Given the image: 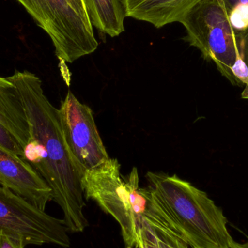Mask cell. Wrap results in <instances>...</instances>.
Segmentation results:
<instances>
[{
	"mask_svg": "<svg viewBox=\"0 0 248 248\" xmlns=\"http://www.w3.org/2000/svg\"><path fill=\"white\" fill-rule=\"evenodd\" d=\"M7 78L16 87L29 124L30 140L23 148V159L49 185L52 201L63 212L67 230L83 232L89 225L84 214L82 178L85 172L65 144L59 110L45 95L42 80L36 74L16 71Z\"/></svg>",
	"mask_w": 248,
	"mask_h": 248,
	"instance_id": "obj_1",
	"label": "cell"
},
{
	"mask_svg": "<svg viewBox=\"0 0 248 248\" xmlns=\"http://www.w3.org/2000/svg\"><path fill=\"white\" fill-rule=\"evenodd\" d=\"M157 203L191 248H231L222 209L206 192L177 175L147 172Z\"/></svg>",
	"mask_w": 248,
	"mask_h": 248,
	"instance_id": "obj_2",
	"label": "cell"
},
{
	"mask_svg": "<svg viewBox=\"0 0 248 248\" xmlns=\"http://www.w3.org/2000/svg\"><path fill=\"white\" fill-rule=\"evenodd\" d=\"M82 186L86 198L95 201L117 221L125 248H138L147 190L140 187L137 168L133 167L128 177L124 179L119 160L110 158L98 167L85 171Z\"/></svg>",
	"mask_w": 248,
	"mask_h": 248,
	"instance_id": "obj_3",
	"label": "cell"
},
{
	"mask_svg": "<svg viewBox=\"0 0 248 248\" xmlns=\"http://www.w3.org/2000/svg\"><path fill=\"white\" fill-rule=\"evenodd\" d=\"M186 30L185 41L201 51L207 61L232 84L234 65L248 68L220 0H198L179 20Z\"/></svg>",
	"mask_w": 248,
	"mask_h": 248,
	"instance_id": "obj_4",
	"label": "cell"
},
{
	"mask_svg": "<svg viewBox=\"0 0 248 248\" xmlns=\"http://www.w3.org/2000/svg\"><path fill=\"white\" fill-rule=\"evenodd\" d=\"M50 38L61 62L72 63L97 50L91 22L81 17L68 0H17Z\"/></svg>",
	"mask_w": 248,
	"mask_h": 248,
	"instance_id": "obj_5",
	"label": "cell"
},
{
	"mask_svg": "<svg viewBox=\"0 0 248 248\" xmlns=\"http://www.w3.org/2000/svg\"><path fill=\"white\" fill-rule=\"evenodd\" d=\"M68 231L62 220L0 186V232L20 239L26 246L53 244L69 248Z\"/></svg>",
	"mask_w": 248,
	"mask_h": 248,
	"instance_id": "obj_6",
	"label": "cell"
},
{
	"mask_svg": "<svg viewBox=\"0 0 248 248\" xmlns=\"http://www.w3.org/2000/svg\"><path fill=\"white\" fill-rule=\"evenodd\" d=\"M64 140L73 158L84 172L110 158L99 134L94 113L68 90L59 109Z\"/></svg>",
	"mask_w": 248,
	"mask_h": 248,
	"instance_id": "obj_7",
	"label": "cell"
},
{
	"mask_svg": "<svg viewBox=\"0 0 248 248\" xmlns=\"http://www.w3.org/2000/svg\"><path fill=\"white\" fill-rule=\"evenodd\" d=\"M0 185L8 188L34 206L45 211L52 201V190L26 160L0 148Z\"/></svg>",
	"mask_w": 248,
	"mask_h": 248,
	"instance_id": "obj_8",
	"label": "cell"
},
{
	"mask_svg": "<svg viewBox=\"0 0 248 248\" xmlns=\"http://www.w3.org/2000/svg\"><path fill=\"white\" fill-rule=\"evenodd\" d=\"M0 124L12 133L23 149L30 140L29 124L15 86L0 77Z\"/></svg>",
	"mask_w": 248,
	"mask_h": 248,
	"instance_id": "obj_9",
	"label": "cell"
},
{
	"mask_svg": "<svg viewBox=\"0 0 248 248\" xmlns=\"http://www.w3.org/2000/svg\"><path fill=\"white\" fill-rule=\"evenodd\" d=\"M198 0H147L126 13V17L147 22L157 29L179 23L185 12Z\"/></svg>",
	"mask_w": 248,
	"mask_h": 248,
	"instance_id": "obj_10",
	"label": "cell"
},
{
	"mask_svg": "<svg viewBox=\"0 0 248 248\" xmlns=\"http://www.w3.org/2000/svg\"><path fill=\"white\" fill-rule=\"evenodd\" d=\"M92 25L110 37L120 36L125 31L126 17L122 0H84Z\"/></svg>",
	"mask_w": 248,
	"mask_h": 248,
	"instance_id": "obj_11",
	"label": "cell"
},
{
	"mask_svg": "<svg viewBox=\"0 0 248 248\" xmlns=\"http://www.w3.org/2000/svg\"><path fill=\"white\" fill-rule=\"evenodd\" d=\"M141 218L153 230L158 248H189L157 203L150 188Z\"/></svg>",
	"mask_w": 248,
	"mask_h": 248,
	"instance_id": "obj_12",
	"label": "cell"
},
{
	"mask_svg": "<svg viewBox=\"0 0 248 248\" xmlns=\"http://www.w3.org/2000/svg\"><path fill=\"white\" fill-rule=\"evenodd\" d=\"M240 46L243 61L248 65V0H220Z\"/></svg>",
	"mask_w": 248,
	"mask_h": 248,
	"instance_id": "obj_13",
	"label": "cell"
},
{
	"mask_svg": "<svg viewBox=\"0 0 248 248\" xmlns=\"http://www.w3.org/2000/svg\"><path fill=\"white\" fill-rule=\"evenodd\" d=\"M0 148L15 156L23 157V149L16 137L0 124Z\"/></svg>",
	"mask_w": 248,
	"mask_h": 248,
	"instance_id": "obj_14",
	"label": "cell"
},
{
	"mask_svg": "<svg viewBox=\"0 0 248 248\" xmlns=\"http://www.w3.org/2000/svg\"><path fill=\"white\" fill-rule=\"evenodd\" d=\"M138 248H158L157 240L153 230L142 220Z\"/></svg>",
	"mask_w": 248,
	"mask_h": 248,
	"instance_id": "obj_15",
	"label": "cell"
},
{
	"mask_svg": "<svg viewBox=\"0 0 248 248\" xmlns=\"http://www.w3.org/2000/svg\"><path fill=\"white\" fill-rule=\"evenodd\" d=\"M26 246L20 239L0 232V248H25Z\"/></svg>",
	"mask_w": 248,
	"mask_h": 248,
	"instance_id": "obj_16",
	"label": "cell"
},
{
	"mask_svg": "<svg viewBox=\"0 0 248 248\" xmlns=\"http://www.w3.org/2000/svg\"><path fill=\"white\" fill-rule=\"evenodd\" d=\"M68 1L81 17H84L85 20L90 21L84 0H68Z\"/></svg>",
	"mask_w": 248,
	"mask_h": 248,
	"instance_id": "obj_17",
	"label": "cell"
},
{
	"mask_svg": "<svg viewBox=\"0 0 248 248\" xmlns=\"http://www.w3.org/2000/svg\"><path fill=\"white\" fill-rule=\"evenodd\" d=\"M146 1L147 0H122L124 7H125V13L131 11V10L138 7L139 5Z\"/></svg>",
	"mask_w": 248,
	"mask_h": 248,
	"instance_id": "obj_18",
	"label": "cell"
},
{
	"mask_svg": "<svg viewBox=\"0 0 248 248\" xmlns=\"http://www.w3.org/2000/svg\"><path fill=\"white\" fill-rule=\"evenodd\" d=\"M231 248H248V237L247 240L243 243H239L235 241L233 242Z\"/></svg>",
	"mask_w": 248,
	"mask_h": 248,
	"instance_id": "obj_19",
	"label": "cell"
},
{
	"mask_svg": "<svg viewBox=\"0 0 248 248\" xmlns=\"http://www.w3.org/2000/svg\"><path fill=\"white\" fill-rule=\"evenodd\" d=\"M242 98L248 99V79L246 86H245V90H243V93H242Z\"/></svg>",
	"mask_w": 248,
	"mask_h": 248,
	"instance_id": "obj_20",
	"label": "cell"
}]
</instances>
